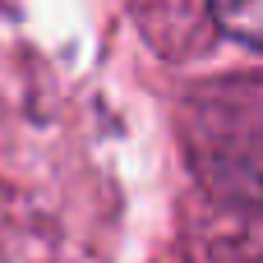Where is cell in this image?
<instances>
[{
	"label": "cell",
	"instance_id": "obj_1",
	"mask_svg": "<svg viewBox=\"0 0 263 263\" xmlns=\"http://www.w3.org/2000/svg\"><path fill=\"white\" fill-rule=\"evenodd\" d=\"M213 23L236 42H250L263 51V0H222L213 5Z\"/></svg>",
	"mask_w": 263,
	"mask_h": 263
}]
</instances>
